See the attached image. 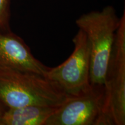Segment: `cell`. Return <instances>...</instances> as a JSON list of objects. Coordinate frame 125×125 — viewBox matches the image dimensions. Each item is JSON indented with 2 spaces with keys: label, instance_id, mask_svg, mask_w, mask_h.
Segmentation results:
<instances>
[{
  "label": "cell",
  "instance_id": "obj_1",
  "mask_svg": "<svg viewBox=\"0 0 125 125\" xmlns=\"http://www.w3.org/2000/svg\"><path fill=\"white\" fill-rule=\"evenodd\" d=\"M68 96L43 75L0 69V103L7 108L27 105L59 107Z\"/></svg>",
  "mask_w": 125,
  "mask_h": 125
},
{
  "label": "cell",
  "instance_id": "obj_2",
  "mask_svg": "<svg viewBox=\"0 0 125 125\" xmlns=\"http://www.w3.org/2000/svg\"><path fill=\"white\" fill-rule=\"evenodd\" d=\"M121 22L112 6L83 14L76 20V26L86 35L90 51V82L93 86H104L116 31Z\"/></svg>",
  "mask_w": 125,
  "mask_h": 125
},
{
  "label": "cell",
  "instance_id": "obj_3",
  "mask_svg": "<svg viewBox=\"0 0 125 125\" xmlns=\"http://www.w3.org/2000/svg\"><path fill=\"white\" fill-rule=\"evenodd\" d=\"M103 125H125V11L111 54L105 77Z\"/></svg>",
  "mask_w": 125,
  "mask_h": 125
},
{
  "label": "cell",
  "instance_id": "obj_4",
  "mask_svg": "<svg viewBox=\"0 0 125 125\" xmlns=\"http://www.w3.org/2000/svg\"><path fill=\"white\" fill-rule=\"evenodd\" d=\"M73 42L74 49L70 57L58 66L49 67L45 75L69 96L85 92L92 86L90 51L86 35L79 29Z\"/></svg>",
  "mask_w": 125,
  "mask_h": 125
},
{
  "label": "cell",
  "instance_id": "obj_5",
  "mask_svg": "<svg viewBox=\"0 0 125 125\" xmlns=\"http://www.w3.org/2000/svg\"><path fill=\"white\" fill-rule=\"evenodd\" d=\"M104 104V86L92 85L85 92L68 96L44 125H103Z\"/></svg>",
  "mask_w": 125,
  "mask_h": 125
},
{
  "label": "cell",
  "instance_id": "obj_6",
  "mask_svg": "<svg viewBox=\"0 0 125 125\" xmlns=\"http://www.w3.org/2000/svg\"><path fill=\"white\" fill-rule=\"evenodd\" d=\"M49 68L32 55L29 47L20 37L11 31H0V69L45 76Z\"/></svg>",
  "mask_w": 125,
  "mask_h": 125
},
{
  "label": "cell",
  "instance_id": "obj_7",
  "mask_svg": "<svg viewBox=\"0 0 125 125\" xmlns=\"http://www.w3.org/2000/svg\"><path fill=\"white\" fill-rule=\"evenodd\" d=\"M57 107L27 105L7 108L0 118V125H44Z\"/></svg>",
  "mask_w": 125,
  "mask_h": 125
},
{
  "label": "cell",
  "instance_id": "obj_8",
  "mask_svg": "<svg viewBox=\"0 0 125 125\" xmlns=\"http://www.w3.org/2000/svg\"><path fill=\"white\" fill-rule=\"evenodd\" d=\"M10 0H0V31H10Z\"/></svg>",
  "mask_w": 125,
  "mask_h": 125
},
{
  "label": "cell",
  "instance_id": "obj_9",
  "mask_svg": "<svg viewBox=\"0 0 125 125\" xmlns=\"http://www.w3.org/2000/svg\"><path fill=\"white\" fill-rule=\"evenodd\" d=\"M6 109H7V108L5 107L2 103H0V118L3 115V114H4L5 111L6 110Z\"/></svg>",
  "mask_w": 125,
  "mask_h": 125
}]
</instances>
